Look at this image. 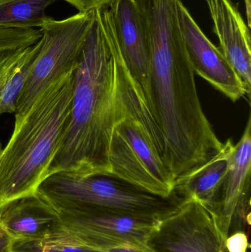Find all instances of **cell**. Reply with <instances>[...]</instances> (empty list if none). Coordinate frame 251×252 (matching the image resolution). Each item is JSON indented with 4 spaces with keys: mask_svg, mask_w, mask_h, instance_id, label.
Listing matches in <instances>:
<instances>
[{
    "mask_svg": "<svg viewBox=\"0 0 251 252\" xmlns=\"http://www.w3.org/2000/svg\"><path fill=\"white\" fill-rule=\"evenodd\" d=\"M67 125L49 175L112 176L109 148L116 126L132 118L155 142L162 139L147 101L119 51L109 9L95 10V21L72 71Z\"/></svg>",
    "mask_w": 251,
    "mask_h": 252,
    "instance_id": "6da1fadb",
    "label": "cell"
},
{
    "mask_svg": "<svg viewBox=\"0 0 251 252\" xmlns=\"http://www.w3.org/2000/svg\"><path fill=\"white\" fill-rule=\"evenodd\" d=\"M72 71L50 84L20 115L0 154V208L37 192L56 157L70 113Z\"/></svg>",
    "mask_w": 251,
    "mask_h": 252,
    "instance_id": "7a4b0ae2",
    "label": "cell"
},
{
    "mask_svg": "<svg viewBox=\"0 0 251 252\" xmlns=\"http://www.w3.org/2000/svg\"><path fill=\"white\" fill-rule=\"evenodd\" d=\"M37 193L56 211L83 207L156 220L167 217L185 198L177 190L169 198H162L112 176L67 172L47 176Z\"/></svg>",
    "mask_w": 251,
    "mask_h": 252,
    "instance_id": "3957f363",
    "label": "cell"
},
{
    "mask_svg": "<svg viewBox=\"0 0 251 252\" xmlns=\"http://www.w3.org/2000/svg\"><path fill=\"white\" fill-rule=\"evenodd\" d=\"M95 21V11L78 12L66 19L47 17L40 29L41 45L31 64L15 115L25 112L50 84L76 66Z\"/></svg>",
    "mask_w": 251,
    "mask_h": 252,
    "instance_id": "277c9868",
    "label": "cell"
},
{
    "mask_svg": "<svg viewBox=\"0 0 251 252\" xmlns=\"http://www.w3.org/2000/svg\"><path fill=\"white\" fill-rule=\"evenodd\" d=\"M112 177L162 198L175 192V180L141 123L129 118L115 127L109 148Z\"/></svg>",
    "mask_w": 251,
    "mask_h": 252,
    "instance_id": "5b68a950",
    "label": "cell"
},
{
    "mask_svg": "<svg viewBox=\"0 0 251 252\" xmlns=\"http://www.w3.org/2000/svg\"><path fill=\"white\" fill-rule=\"evenodd\" d=\"M56 212L63 232L84 245L99 250L128 247L152 252L148 241L162 220L83 207Z\"/></svg>",
    "mask_w": 251,
    "mask_h": 252,
    "instance_id": "8992f818",
    "label": "cell"
},
{
    "mask_svg": "<svg viewBox=\"0 0 251 252\" xmlns=\"http://www.w3.org/2000/svg\"><path fill=\"white\" fill-rule=\"evenodd\" d=\"M227 238L218 208L185 196L161 220L148 245L152 252H226Z\"/></svg>",
    "mask_w": 251,
    "mask_h": 252,
    "instance_id": "52a82bcc",
    "label": "cell"
},
{
    "mask_svg": "<svg viewBox=\"0 0 251 252\" xmlns=\"http://www.w3.org/2000/svg\"><path fill=\"white\" fill-rule=\"evenodd\" d=\"M176 12L186 51L195 73L236 102L246 95L241 80L220 48L207 38L181 0Z\"/></svg>",
    "mask_w": 251,
    "mask_h": 252,
    "instance_id": "ba28073f",
    "label": "cell"
},
{
    "mask_svg": "<svg viewBox=\"0 0 251 252\" xmlns=\"http://www.w3.org/2000/svg\"><path fill=\"white\" fill-rule=\"evenodd\" d=\"M109 8L122 59L149 106L150 48L138 3L137 0H113Z\"/></svg>",
    "mask_w": 251,
    "mask_h": 252,
    "instance_id": "9c48e42d",
    "label": "cell"
},
{
    "mask_svg": "<svg viewBox=\"0 0 251 252\" xmlns=\"http://www.w3.org/2000/svg\"><path fill=\"white\" fill-rule=\"evenodd\" d=\"M218 36L220 50L229 62L250 98L251 45L250 28L238 6L231 0H205Z\"/></svg>",
    "mask_w": 251,
    "mask_h": 252,
    "instance_id": "30bf717a",
    "label": "cell"
},
{
    "mask_svg": "<svg viewBox=\"0 0 251 252\" xmlns=\"http://www.w3.org/2000/svg\"><path fill=\"white\" fill-rule=\"evenodd\" d=\"M251 119L249 117L243 136L236 145L231 142L228 167L221 189L218 212L221 227L228 237L234 216L240 209H246L251 185Z\"/></svg>",
    "mask_w": 251,
    "mask_h": 252,
    "instance_id": "8fae6325",
    "label": "cell"
},
{
    "mask_svg": "<svg viewBox=\"0 0 251 252\" xmlns=\"http://www.w3.org/2000/svg\"><path fill=\"white\" fill-rule=\"evenodd\" d=\"M0 220L16 242L44 239L61 231L57 212L37 192L1 207Z\"/></svg>",
    "mask_w": 251,
    "mask_h": 252,
    "instance_id": "7c38bea8",
    "label": "cell"
},
{
    "mask_svg": "<svg viewBox=\"0 0 251 252\" xmlns=\"http://www.w3.org/2000/svg\"><path fill=\"white\" fill-rule=\"evenodd\" d=\"M231 139L223 148L206 162L178 178L175 189L184 196L191 197L200 202L218 210L221 189L228 167V154Z\"/></svg>",
    "mask_w": 251,
    "mask_h": 252,
    "instance_id": "4fadbf2b",
    "label": "cell"
},
{
    "mask_svg": "<svg viewBox=\"0 0 251 252\" xmlns=\"http://www.w3.org/2000/svg\"><path fill=\"white\" fill-rule=\"evenodd\" d=\"M41 45L40 39L32 45L0 55V115L16 113L31 64Z\"/></svg>",
    "mask_w": 251,
    "mask_h": 252,
    "instance_id": "5bb4252c",
    "label": "cell"
},
{
    "mask_svg": "<svg viewBox=\"0 0 251 252\" xmlns=\"http://www.w3.org/2000/svg\"><path fill=\"white\" fill-rule=\"evenodd\" d=\"M56 0H0V28H39L48 16L46 10Z\"/></svg>",
    "mask_w": 251,
    "mask_h": 252,
    "instance_id": "9a60e30c",
    "label": "cell"
},
{
    "mask_svg": "<svg viewBox=\"0 0 251 252\" xmlns=\"http://www.w3.org/2000/svg\"><path fill=\"white\" fill-rule=\"evenodd\" d=\"M13 252H104L81 244L66 232L60 231L44 239L16 241Z\"/></svg>",
    "mask_w": 251,
    "mask_h": 252,
    "instance_id": "2e32d148",
    "label": "cell"
},
{
    "mask_svg": "<svg viewBox=\"0 0 251 252\" xmlns=\"http://www.w3.org/2000/svg\"><path fill=\"white\" fill-rule=\"evenodd\" d=\"M41 37L42 32L38 28L25 30L0 28V55L35 44Z\"/></svg>",
    "mask_w": 251,
    "mask_h": 252,
    "instance_id": "e0dca14e",
    "label": "cell"
},
{
    "mask_svg": "<svg viewBox=\"0 0 251 252\" xmlns=\"http://www.w3.org/2000/svg\"><path fill=\"white\" fill-rule=\"evenodd\" d=\"M69 3L80 13H88L109 7L113 0H62Z\"/></svg>",
    "mask_w": 251,
    "mask_h": 252,
    "instance_id": "ac0fdd59",
    "label": "cell"
},
{
    "mask_svg": "<svg viewBox=\"0 0 251 252\" xmlns=\"http://www.w3.org/2000/svg\"><path fill=\"white\" fill-rule=\"evenodd\" d=\"M225 247L228 252H247L250 247L247 235L243 232H237L228 236Z\"/></svg>",
    "mask_w": 251,
    "mask_h": 252,
    "instance_id": "d6986e66",
    "label": "cell"
},
{
    "mask_svg": "<svg viewBox=\"0 0 251 252\" xmlns=\"http://www.w3.org/2000/svg\"><path fill=\"white\" fill-rule=\"evenodd\" d=\"M15 240L0 220V252H13Z\"/></svg>",
    "mask_w": 251,
    "mask_h": 252,
    "instance_id": "ffe728a7",
    "label": "cell"
},
{
    "mask_svg": "<svg viewBox=\"0 0 251 252\" xmlns=\"http://www.w3.org/2000/svg\"><path fill=\"white\" fill-rule=\"evenodd\" d=\"M246 4V14H247L248 25L251 28V0H244Z\"/></svg>",
    "mask_w": 251,
    "mask_h": 252,
    "instance_id": "44dd1931",
    "label": "cell"
},
{
    "mask_svg": "<svg viewBox=\"0 0 251 252\" xmlns=\"http://www.w3.org/2000/svg\"><path fill=\"white\" fill-rule=\"evenodd\" d=\"M1 151H2V146H1V142H0V154H1Z\"/></svg>",
    "mask_w": 251,
    "mask_h": 252,
    "instance_id": "7402d4cb",
    "label": "cell"
}]
</instances>
